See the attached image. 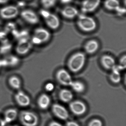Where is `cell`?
<instances>
[{
  "mask_svg": "<svg viewBox=\"0 0 126 126\" xmlns=\"http://www.w3.org/2000/svg\"><path fill=\"white\" fill-rule=\"evenodd\" d=\"M66 126H80L77 122L74 121H69L66 123Z\"/></svg>",
  "mask_w": 126,
  "mask_h": 126,
  "instance_id": "34",
  "label": "cell"
},
{
  "mask_svg": "<svg viewBox=\"0 0 126 126\" xmlns=\"http://www.w3.org/2000/svg\"><path fill=\"white\" fill-rule=\"evenodd\" d=\"M8 66H14L16 65L19 62V59L15 56H9L5 59Z\"/></svg>",
  "mask_w": 126,
  "mask_h": 126,
  "instance_id": "24",
  "label": "cell"
},
{
  "mask_svg": "<svg viewBox=\"0 0 126 126\" xmlns=\"http://www.w3.org/2000/svg\"><path fill=\"white\" fill-rule=\"evenodd\" d=\"M118 65L122 69V70H125L126 67V55H124L122 56L120 58L119 61Z\"/></svg>",
  "mask_w": 126,
  "mask_h": 126,
  "instance_id": "29",
  "label": "cell"
},
{
  "mask_svg": "<svg viewBox=\"0 0 126 126\" xmlns=\"http://www.w3.org/2000/svg\"><path fill=\"white\" fill-rule=\"evenodd\" d=\"M86 61V54L84 52L78 51L74 53L68 59V67L71 72L78 73L83 68Z\"/></svg>",
  "mask_w": 126,
  "mask_h": 126,
  "instance_id": "1",
  "label": "cell"
},
{
  "mask_svg": "<svg viewBox=\"0 0 126 126\" xmlns=\"http://www.w3.org/2000/svg\"><path fill=\"white\" fill-rule=\"evenodd\" d=\"M10 126H19V125H11Z\"/></svg>",
  "mask_w": 126,
  "mask_h": 126,
  "instance_id": "40",
  "label": "cell"
},
{
  "mask_svg": "<svg viewBox=\"0 0 126 126\" xmlns=\"http://www.w3.org/2000/svg\"><path fill=\"white\" fill-rule=\"evenodd\" d=\"M22 17L30 24H36L39 22L38 16L36 13L30 10H24L21 13Z\"/></svg>",
  "mask_w": 126,
  "mask_h": 126,
  "instance_id": "13",
  "label": "cell"
},
{
  "mask_svg": "<svg viewBox=\"0 0 126 126\" xmlns=\"http://www.w3.org/2000/svg\"><path fill=\"white\" fill-rule=\"evenodd\" d=\"M19 14V10L16 6H9L4 7L0 10V16L5 19H13Z\"/></svg>",
  "mask_w": 126,
  "mask_h": 126,
  "instance_id": "9",
  "label": "cell"
},
{
  "mask_svg": "<svg viewBox=\"0 0 126 126\" xmlns=\"http://www.w3.org/2000/svg\"><path fill=\"white\" fill-rule=\"evenodd\" d=\"M77 25L81 31L86 33L93 32L97 27L96 22L93 17L83 14L78 15Z\"/></svg>",
  "mask_w": 126,
  "mask_h": 126,
  "instance_id": "2",
  "label": "cell"
},
{
  "mask_svg": "<svg viewBox=\"0 0 126 126\" xmlns=\"http://www.w3.org/2000/svg\"><path fill=\"white\" fill-rule=\"evenodd\" d=\"M34 36L40 40L43 43L49 40L51 37V34L47 30L44 28H38L34 31Z\"/></svg>",
  "mask_w": 126,
  "mask_h": 126,
  "instance_id": "17",
  "label": "cell"
},
{
  "mask_svg": "<svg viewBox=\"0 0 126 126\" xmlns=\"http://www.w3.org/2000/svg\"><path fill=\"white\" fill-rule=\"evenodd\" d=\"M70 86L75 92L77 93H82L85 89L84 83L80 81H73Z\"/></svg>",
  "mask_w": 126,
  "mask_h": 126,
  "instance_id": "22",
  "label": "cell"
},
{
  "mask_svg": "<svg viewBox=\"0 0 126 126\" xmlns=\"http://www.w3.org/2000/svg\"><path fill=\"white\" fill-rule=\"evenodd\" d=\"M53 113L57 118L63 120L68 119L69 116V112L65 107L59 104H54L52 107Z\"/></svg>",
  "mask_w": 126,
  "mask_h": 126,
  "instance_id": "10",
  "label": "cell"
},
{
  "mask_svg": "<svg viewBox=\"0 0 126 126\" xmlns=\"http://www.w3.org/2000/svg\"><path fill=\"white\" fill-rule=\"evenodd\" d=\"M61 14L63 17L68 19H72L78 16L79 14L78 9L74 6H67L62 9Z\"/></svg>",
  "mask_w": 126,
  "mask_h": 126,
  "instance_id": "12",
  "label": "cell"
},
{
  "mask_svg": "<svg viewBox=\"0 0 126 126\" xmlns=\"http://www.w3.org/2000/svg\"><path fill=\"white\" fill-rule=\"evenodd\" d=\"M40 13L48 28L53 30L59 29L60 26V21L56 15L45 9L40 10Z\"/></svg>",
  "mask_w": 126,
  "mask_h": 126,
  "instance_id": "4",
  "label": "cell"
},
{
  "mask_svg": "<svg viewBox=\"0 0 126 126\" xmlns=\"http://www.w3.org/2000/svg\"><path fill=\"white\" fill-rule=\"evenodd\" d=\"M72 0H60V2L63 4H67L71 2Z\"/></svg>",
  "mask_w": 126,
  "mask_h": 126,
  "instance_id": "37",
  "label": "cell"
},
{
  "mask_svg": "<svg viewBox=\"0 0 126 126\" xmlns=\"http://www.w3.org/2000/svg\"><path fill=\"white\" fill-rule=\"evenodd\" d=\"M32 42L35 45H40L42 43L40 40L38 38L34 36H33L32 38Z\"/></svg>",
  "mask_w": 126,
  "mask_h": 126,
  "instance_id": "33",
  "label": "cell"
},
{
  "mask_svg": "<svg viewBox=\"0 0 126 126\" xmlns=\"http://www.w3.org/2000/svg\"><path fill=\"white\" fill-rule=\"evenodd\" d=\"M16 26L14 23L9 22L7 23L5 27V32L10 33L12 32L16 29Z\"/></svg>",
  "mask_w": 126,
  "mask_h": 126,
  "instance_id": "27",
  "label": "cell"
},
{
  "mask_svg": "<svg viewBox=\"0 0 126 126\" xmlns=\"http://www.w3.org/2000/svg\"><path fill=\"white\" fill-rule=\"evenodd\" d=\"M19 115L18 110L14 108L7 109L4 112L3 119L6 124H9L14 121Z\"/></svg>",
  "mask_w": 126,
  "mask_h": 126,
  "instance_id": "16",
  "label": "cell"
},
{
  "mask_svg": "<svg viewBox=\"0 0 126 126\" xmlns=\"http://www.w3.org/2000/svg\"><path fill=\"white\" fill-rule=\"evenodd\" d=\"M0 42L2 44L9 42L8 35L5 32H0Z\"/></svg>",
  "mask_w": 126,
  "mask_h": 126,
  "instance_id": "28",
  "label": "cell"
},
{
  "mask_svg": "<svg viewBox=\"0 0 126 126\" xmlns=\"http://www.w3.org/2000/svg\"><path fill=\"white\" fill-rule=\"evenodd\" d=\"M104 5L107 10L115 12L121 7L120 3L118 0H105Z\"/></svg>",
  "mask_w": 126,
  "mask_h": 126,
  "instance_id": "19",
  "label": "cell"
},
{
  "mask_svg": "<svg viewBox=\"0 0 126 126\" xmlns=\"http://www.w3.org/2000/svg\"><path fill=\"white\" fill-rule=\"evenodd\" d=\"M48 126H63V125L58 122L53 121L50 123Z\"/></svg>",
  "mask_w": 126,
  "mask_h": 126,
  "instance_id": "35",
  "label": "cell"
},
{
  "mask_svg": "<svg viewBox=\"0 0 126 126\" xmlns=\"http://www.w3.org/2000/svg\"><path fill=\"white\" fill-rule=\"evenodd\" d=\"M37 105L41 110H46L47 109L51 103L50 96L46 94H41L37 99Z\"/></svg>",
  "mask_w": 126,
  "mask_h": 126,
  "instance_id": "18",
  "label": "cell"
},
{
  "mask_svg": "<svg viewBox=\"0 0 126 126\" xmlns=\"http://www.w3.org/2000/svg\"><path fill=\"white\" fill-rule=\"evenodd\" d=\"M6 124L3 119L0 117V126H5Z\"/></svg>",
  "mask_w": 126,
  "mask_h": 126,
  "instance_id": "36",
  "label": "cell"
},
{
  "mask_svg": "<svg viewBox=\"0 0 126 126\" xmlns=\"http://www.w3.org/2000/svg\"><path fill=\"white\" fill-rule=\"evenodd\" d=\"M9 0H0V4H3L6 3Z\"/></svg>",
  "mask_w": 126,
  "mask_h": 126,
  "instance_id": "38",
  "label": "cell"
},
{
  "mask_svg": "<svg viewBox=\"0 0 126 126\" xmlns=\"http://www.w3.org/2000/svg\"><path fill=\"white\" fill-rule=\"evenodd\" d=\"M45 88L47 92H52L55 88V85L52 82H48L45 85Z\"/></svg>",
  "mask_w": 126,
  "mask_h": 126,
  "instance_id": "31",
  "label": "cell"
},
{
  "mask_svg": "<svg viewBox=\"0 0 126 126\" xmlns=\"http://www.w3.org/2000/svg\"><path fill=\"white\" fill-rule=\"evenodd\" d=\"M110 81L114 84H118L121 80L120 72L116 70H112V73L110 75Z\"/></svg>",
  "mask_w": 126,
  "mask_h": 126,
  "instance_id": "23",
  "label": "cell"
},
{
  "mask_svg": "<svg viewBox=\"0 0 126 126\" xmlns=\"http://www.w3.org/2000/svg\"><path fill=\"white\" fill-rule=\"evenodd\" d=\"M60 100L65 103L70 102L73 98V94L70 90L62 89L60 91L59 94Z\"/></svg>",
  "mask_w": 126,
  "mask_h": 126,
  "instance_id": "20",
  "label": "cell"
},
{
  "mask_svg": "<svg viewBox=\"0 0 126 126\" xmlns=\"http://www.w3.org/2000/svg\"><path fill=\"white\" fill-rule=\"evenodd\" d=\"M12 48V45L9 43L2 44L0 47V54L3 55L10 52Z\"/></svg>",
  "mask_w": 126,
  "mask_h": 126,
  "instance_id": "26",
  "label": "cell"
},
{
  "mask_svg": "<svg viewBox=\"0 0 126 126\" xmlns=\"http://www.w3.org/2000/svg\"><path fill=\"white\" fill-rule=\"evenodd\" d=\"M101 64L103 68L107 70H112L116 65L115 60L110 55H103L100 59Z\"/></svg>",
  "mask_w": 126,
  "mask_h": 126,
  "instance_id": "14",
  "label": "cell"
},
{
  "mask_svg": "<svg viewBox=\"0 0 126 126\" xmlns=\"http://www.w3.org/2000/svg\"><path fill=\"white\" fill-rule=\"evenodd\" d=\"M56 77L58 82L64 86H70L73 81L70 73L64 68H61L57 71Z\"/></svg>",
  "mask_w": 126,
  "mask_h": 126,
  "instance_id": "5",
  "label": "cell"
},
{
  "mask_svg": "<svg viewBox=\"0 0 126 126\" xmlns=\"http://www.w3.org/2000/svg\"><path fill=\"white\" fill-rule=\"evenodd\" d=\"M8 84L12 88L17 91L20 90L22 86L20 79L15 76H12L9 78Z\"/></svg>",
  "mask_w": 126,
  "mask_h": 126,
  "instance_id": "21",
  "label": "cell"
},
{
  "mask_svg": "<svg viewBox=\"0 0 126 126\" xmlns=\"http://www.w3.org/2000/svg\"><path fill=\"white\" fill-rule=\"evenodd\" d=\"M101 0H84L82 3L81 10L84 14L92 13L99 6Z\"/></svg>",
  "mask_w": 126,
  "mask_h": 126,
  "instance_id": "6",
  "label": "cell"
},
{
  "mask_svg": "<svg viewBox=\"0 0 126 126\" xmlns=\"http://www.w3.org/2000/svg\"><path fill=\"white\" fill-rule=\"evenodd\" d=\"M57 0H41V2L43 7L46 9L53 7L56 5Z\"/></svg>",
  "mask_w": 126,
  "mask_h": 126,
  "instance_id": "25",
  "label": "cell"
},
{
  "mask_svg": "<svg viewBox=\"0 0 126 126\" xmlns=\"http://www.w3.org/2000/svg\"><path fill=\"white\" fill-rule=\"evenodd\" d=\"M31 47V43L28 39H22L19 40L16 48V51L18 54L24 55L30 51Z\"/></svg>",
  "mask_w": 126,
  "mask_h": 126,
  "instance_id": "11",
  "label": "cell"
},
{
  "mask_svg": "<svg viewBox=\"0 0 126 126\" xmlns=\"http://www.w3.org/2000/svg\"><path fill=\"white\" fill-rule=\"evenodd\" d=\"M99 43L98 41L95 39L88 40L85 44L84 50L85 53L90 55L95 53L99 49Z\"/></svg>",
  "mask_w": 126,
  "mask_h": 126,
  "instance_id": "15",
  "label": "cell"
},
{
  "mask_svg": "<svg viewBox=\"0 0 126 126\" xmlns=\"http://www.w3.org/2000/svg\"><path fill=\"white\" fill-rule=\"evenodd\" d=\"M14 98L17 105L22 107H28L31 104V99L29 96L21 90L17 91Z\"/></svg>",
  "mask_w": 126,
  "mask_h": 126,
  "instance_id": "8",
  "label": "cell"
},
{
  "mask_svg": "<svg viewBox=\"0 0 126 126\" xmlns=\"http://www.w3.org/2000/svg\"><path fill=\"white\" fill-rule=\"evenodd\" d=\"M20 6H23L24 5V3H23V2H19V4H18Z\"/></svg>",
  "mask_w": 126,
  "mask_h": 126,
  "instance_id": "39",
  "label": "cell"
},
{
  "mask_svg": "<svg viewBox=\"0 0 126 126\" xmlns=\"http://www.w3.org/2000/svg\"><path fill=\"white\" fill-rule=\"evenodd\" d=\"M103 123L101 120L98 119H93L90 122L88 126H102Z\"/></svg>",
  "mask_w": 126,
  "mask_h": 126,
  "instance_id": "30",
  "label": "cell"
},
{
  "mask_svg": "<svg viewBox=\"0 0 126 126\" xmlns=\"http://www.w3.org/2000/svg\"><path fill=\"white\" fill-rule=\"evenodd\" d=\"M116 13L118 16H124L126 14V9L125 8L121 6Z\"/></svg>",
  "mask_w": 126,
  "mask_h": 126,
  "instance_id": "32",
  "label": "cell"
},
{
  "mask_svg": "<svg viewBox=\"0 0 126 126\" xmlns=\"http://www.w3.org/2000/svg\"><path fill=\"white\" fill-rule=\"evenodd\" d=\"M69 108L71 112L76 115H81L87 111L86 105L81 101L76 100L71 102Z\"/></svg>",
  "mask_w": 126,
  "mask_h": 126,
  "instance_id": "7",
  "label": "cell"
},
{
  "mask_svg": "<svg viewBox=\"0 0 126 126\" xmlns=\"http://www.w3.org/2000/svg\"><path fill=\"white\" fill-rule=\"evenodd\" d=\"M19 119L23 126H37L39 122L37 115L30 110H24L19 114Z\"/></svg>",
  "mask_w": 126,
  "mask_h": 126,
  "instance_id": "3",
  "label": "cell"
}]
</instances>
